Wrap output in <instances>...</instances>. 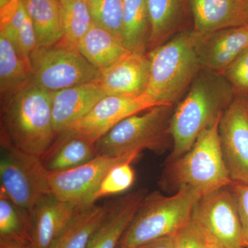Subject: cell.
<instances>
[{"label":"cell","instance_id":"cell-15","mask_svg":"<svg viewBox=\"0 0 248 248\" xmlns=\"http://www.w3.org/2000/svg\"><path fill=\"white\" fill-rule=\"evenodd\" d=\"M192 29L203 35L248 24V0H187Z\"/></svg>","mask_w":248,"mask_h":248},{"label":"cell","instance_id":"cell-35","mask_svg":"<svg viewBox=\"0 0 248 248\" xmlns=\"http://www.w3.org/2000/svg\"><path fill=\"white\" fill-rule=\"evenodd\" d=\"M0 248H34L32 244L16 242H0Z\"/></svg>","mask_w":248,"mask_h":248},{"label":"cell","instance_id":"cell-28","mask_svg":"<svg viewBox=\"0 0 248 248\" xmlns=\"http://www.w3.org/2000/svg\"><path fill=\"white\" fill-rule=\"evenodd\" d=\"M0 242L32 245L29 214L3 198H0Z\"/></svg>","mask_w":248,"mask_h":248},{"label":"cell","instance_id":"cell-30","mask_svg":"<svg viewBox=\"0 0 248 248\" xmlns=\"http://www.w3.org/2000/svg\"><path fill=\"white\" fill-rule=\"evenodd\" d=\"M132 163L131 161L122 163L114 166L108 172L94 195L95 203L103 197L125 192L133 185L135 172L132 167Z\"/></svg>","mask_w":248,"mask_h":248},{"label":"cell","instance_id":"cell-24","mask_svg":"<svg viewBox=\"0 0 248 248\" xmlns=\"http://www.w3.org/2000/svg\"><path fill=\"white\" fill-rule=\"evenodd\" d=\"M31 82L29 62L11 41L0 32V93L1 103L11 99Z\"/></svg>","mask_w":248,"mask_h":248},{"label":"cell","instance_id":"cell-37","mask_svg":"<svg viewBox=\"0 0 248 248\" xmlns=\"http://www.w3.org/2000/svg\"><path fill=\"white\" fill-rule=\"evenodd\" d=\"M12 0H0V9H4L11 2Z\"/></svg>","mask_w":248,"mask_h":248},{"label":"cell","instance_id":"cell-4","mask_svg":"<svg viewBox=\"0 0 248 248\" xmlns=\"http://www.w3.org/2000/svg\"><path fill=\"white\" fill-rule=\"evenodd\" d=\"M221 117L201 134L186 154L170 162L166 184L170 182L177 190L190 189L200 197L231 186L220 139Z\"/></svg>","mask_w":248,"mask_h":248},{"label":"cell","instance_id":"cell-19","mask_svg":"<svg viewBox=\"0 0 248 248\" xmlns=\"http://www.w3.org/2000/svg\"><path fill=\"white\" fill-rule=\"evenodd\" d=\"M151 23L148 49L153 50L179 32L188 30L187 0H146Z\"/></svg>","mask_w":248,"mask_h":248},{"label":"cell","instance_id":"cell-7","mask_svg":"<svg viewBox=\"0 0 248 248\" xmlns=\"http://www.w3.org/2000/svg\"><path fill=\"white\" fill-rule=\"evenodd\" d=\"M29 63L31 82L50 92L97 81L100 75L76 45L63 39L49 46L36 47Z\"/></svg>","mask_w":248,"mask_h":248},{"label":"cell","instance_id":"cell-33","mask_svg":"<svg viewBox=\"0 0 248 248\" xmlns=\"http://www.w3.org/2000/svg\"><path fill=\"white\" fill-rule=\"evenodd\" d=\"M230 187L239 213L245 248H248V185L233 182Z\"/></svg>","mask_w":248,"mask_h":248},{"label":"cell","instance_id":"cell-5","mask_svg":"<svg viewBox=\"0 0 248 248\" xmlns=\"http://www.w3.org/2000/svg\"><path fill=\"white\" fill-rule=\"evenodd\" d=\"M200 197L187 188L179 189L170 196L159 192L147 194L120 244L128 248H137L175 234L192 221Z\"/></svg>","mask_w":248,"mask_h":248},{"label":"cell","instance_id":"cell-16","mask_svg":"<svg viewBox=\"0 0 248 248\" xmlns=\"http://www.w3.org/2000/svg\"><path fill=\"white\" fill-rule=\"evenodd\" d=\"M107 95L97 81L51 92L52 117L55 133L58 135L66 131Z\"/></svg>","mask_w":248,"mask_h":248},{"label":"cell","instance_id":"cell-26","mask_svg":"<svg viewBox=\"0 0 248 248\" xmlns=\"http://www.w3.org/2000/svg\"><path fill=\"white\" fill-rule=\"evenodd\" d=\"M151 23L146 0H124L123 42L134 53H147Z\"/></svg>","mask_w":248,"mask_h":248},{"label":"cell","instance_id":"cell-36","mask_svg":"<svg viewBox=\"0 0 248 248\" xmlns=\"http://www.w3.org/2000/svg\"><path fill=\"white\" fill-rule=\"evenodd\" d=\"M203 248H223L221 245L218 244L215 239H213L211 236L208 234V240H207L206 244Z\"/></svg>","mask_w":248,"mask_h":248},{"label":"cell","instance_id":"cell-27","mask_svg":"<svg viewBox=\"0 0 248 248\" xmlns=\"http://www.w3.org/2000/svg\"><path fill=\"white\" fill-rule=\"evenodd\" d=\"M63 39L78 45L93 24L87 0H58Z\"/></svg>","mask_w":248,"mask_h":248},{"label":"cell","instance_id":"cell-34","mask_svg":"<svg viewBox=\"0 0 248 248\" xmlns=\"http://www.w3.org/2000/svg\"><path fill=\"white\" fill-rule=\"evenodd\" d=\"M174 235L167 236L148 243L137 248H174Z\"/></svg>","mask_w":248,"mask_h":248},{"label":"cell","instance_id":"cell-8","mask_svg":"<svg viewBox=\"0 0 248 248\" xmlns=\"http://www.w3.org/2000/svg\"><path fill=\"white\" fill-rule=\"evenodd\" d=\"M47 175L41 158L1 145L0 198L9 200L30 216L36 203L51 194Z\"/></svg>","mask_w":248,"mask_h":248},{"label":"cell","instance_id":"cell-17","mask_svg":"<svg viewBox=\"0 0 248 248\" xmlns=\"http://www.w3.org/2000/svg\"><path fill=\"white\" fill-rule=\"evenodd\" d=\"M146 195V190L140 189L108 203L107 215L86 248H117Z\"/></svg>","mask_w":248,"mask_h":248},{"label":"cell","instance_id":"cell-14","mask_svg":"<svg viewBox=\"0 0 248 248\" xmlns=\"http://www.w3.org/2000/svg\"><path fill=\"white\" fill-rule=\"evenodd\" d=\"M248 48V24L197 35V49L202 69L214 73L223 75Z\"/></svg>","mask_w":248,"mask_h":248},{"label":"cell","instance_id":"cell-10","mask_svg":"<svg viewBox=\"0 0 248 248\" xmlns=\"http://www.w3.org/2000/svg\"><path fill=\"white\" fill-rule=\"evenodd\" d=\"M192 220L223 248H245L237 208L227 187L201 197Z\"/></svg>","mask_w":248,"mask_h":248},{"label":"cell","instance_id":"cell-12","mask_svg":"<svg viewBox=\"0 0 248 248\" xmlns=\"http://www.w3.org/2000/svg\"><path fill=\"white\" fill-rule=\"evenodd\" d=\"M154 107L156 105L144 95L139 97L107 95L67 130L95 143L125 119Z\"/></svg>","mask_w":248,"mask_h":248},{"label":"cell","instance_id":"cell-6","mask_svg":"<svg viewBox=\"0 0 248 248\" xmlns=\"http://www.w3.org/2000/svg\"><path fill=\"white\" fill-rule=\"evenodd\" d=\"M174 110V106H156L125 119L96 141L97 155L120 157L139 156L145 150L163 153L172 139Z\"/></svg>","mask_w":248,"mask_h":248},{"label":"cell","instance_id":"cell-21","mask_svg":"<svg viewBox=\"0 0 248 248\" xmlns=\"http://www.w3.org/2000/svg\"><path fill=\"white\" fill-rule=\"evenodd\" d=\"M108 203L79 206L49 248H86L107 215Z\"/></svg>","mask_w":248,"mask_h":248},{"label":"cell","instance_id":"cell-2","mask_svg":"<svg viewBox=\"0 0 248 248\" xmlns=\"http://www.w3.org/2000/svg\"><path fill=\"white\" fill-rule=\"evenodd\" d=\"M1 104V145L42 157L58 137L51 92L31 82Z\"/></svg>","mask_w":248,"mask_h":248},{"label":"cell","instance_id":"cell-38","mask_svg":"<svg viewBox=\"0 0 248 248\" xmlns=\"http://www.w3.org/2000/svg\"><path fill=\"white\" fill-rule=\"evenodd\" d=\"M244 97L245 103H246V108H247L248 113V96H246V97Z\"/></svg>","mask_w":248,"mask_h":248},{"label":"cell","instance_id":"cell-22","mask_svg":"<svg viewBox=\"0 0 248 248\" xmlns=\"http://www.w3.org/2000/svg\"><path fill=\"white\" fill-rule=\"evenodd\" d=\"M0 32L4 34L29 62L30 54L37 46L33 25L23 0H12L0 9Z\"/></svg>","mask_w":248,"mask_h":248},{"label":"cell","instance_id":"cell-18","mask_svg":"<svg viewBox=\"0 0 248 248\" xmlns=\"http://www.w3.org/2000/svg\"><path fill=\"white\" fill-rule=\"evenodd\" d=\"M78 207L58 200L51 194L42 197L29 216L33 248H49Z\"/></svg>","mask_w":248,"mask_h":248},{"label":"cell","instance_id":"cell-25","mask_svg":"<svg viewBox=\"0 0 248 248\" xmlns=\"http://www.w3.org/2000/svg\"><path fill=\"white\" fill-rule=\"evenodd\" d=\"M35 30L37 46H49L63 39L58 0H23Z\"/></svg>","mask_w":248,"mask_h":248},{"label":"cell","instance_id":"cell-9","mask_svg":"<svg viewBox=\"0 0 248 248\" xmlns=\"http://www.w3.org/2000/svg\"><path fill=\"white\" fill-rule=\"evenodd\" d=\"M138 156L97 155L91 161L67 170L48 172L50 193L58 200L78 206L94 203V197L103 179L114 166L126 161L133 162Z\"/></svg>","mask_w":248,"mask_h":248},{"label":"cell","instance_id":"cell-13","mask_svg":"<svg viewBox=\"0 0 248 248\" xmlns=\"http://www.w3.org/2000/svg\"><path fill=\"white\" fill-rule=\"evenodd\" d=\"M100 71L97 82L108 95L141 97L149 82L148 53H131Z\"/></svg>","mask_w":248,"mask_h":248},{"label":"cell","instance_id":"cell-20","mask_svg":"<svg viewBox=\"0 0 248 248\" xmlns=\"http://www.w3.org/2000/svg\"><path fill=\"white\" fill-rule=\"evenodd\" d=\"M97 155L95 143L66 130L59 134L41 161L48 172H61L81 166Z\"/></svg>","mask_w":248,"mask_h":248},{"label":"cell","instance_id":"cell-29","mask_svg":"<svg viewBox=\"0 0 248 248\" xmlns=\"http://www.w3.org/2000/svg\"><path fill=\"white\" fill-rule=\"evenodd\" d=\"M87 1L93 24L108 31L123 42L124 0Z\"/></svg>","mask_w":248,"mask_h":248},{"label":"cell","instance_id":"cell-1","mask_svg":"<svg viewBox=\"0 0 248 248\" xmlns=\"http://www.w3.org/2000/svg\"><path fill=\"white\" fill-rule=\"evenodd\" d=\"M235 97L223 75L202 69L173 112L170 162L186 154L201 134L221 118Z\"/></svg>","mask_w":248,"mask_h":248},{"label":"cell","instance_id":"cell-39","mask_svg":"<svg viewBox=\"0 0 248 248\" xmlns=\"http://www.w3.org/2000/svg\"><path fill=\"white\" fill-rule=\"evenodd\" d=\"M117 248H128L125 247V246H124V245L120 244V245H119V246H118V247H117Z\"/></svg>","mask_w":248,"mask_h":248},{"label":"cell","instance_id":"cell-23","mask_svg":"<svg viewBox=\"0 0 248 248\" xmlns=\"http://www.w3.org/2000/svg\"><path fill=\"white\" fill-rule=\"evenodd\" d=\"M77 47L81 55L99 70L131 53L122 40L94 24Z\"/></svg>","mask_w":248,"mask_h":248},{"label":"cell","instance_id":"cell-32","mask_svg":"<svg viewBox=\"0 0 248 248\" xmlns=\"http://www.w3.org/2000/svg\"><path fill=\"white\" fill-rule=\"evenodd\" d=\"M208 234L195 221L186 225L174 234L173 248H203Z\"/></svg>","mask_w":248,"mask_h":248},{"label":"cell","instance_id":"cell-31","mask_svg":"<svg viewBox=\"0 0 248 248\" xmlns=\"http://www.w3.org/2000/svg\"><path fill=\"white\" fill-rule=\"evenodd\" d=\"M223 75L231 84L235 94L248 96V48L226 68Z\"/></svg>","mask_w":248,"mask_h":248},{"label":"cell","instance_id":"cell-3","mask_svg":"<svg viewBox=\"0 0 248 248\" xmlns=\"http://www.w3.org/2000/svg\"><path fill=\"white\" fill-rule=\"evenodd\" d=\"M149 82L143 95L155 105H172L190 89L202 70L197 35L188 29L150 50Z\"/></svg>","mask_w":248,"mask_h":248},{"label":"cell","instance_id":"cell-11","mask_svg":"<svg viewBox=\"0 0 248 248\" xmlns=\"http://www.w3.org/2000/svg\"><path fill=\"white\" fill-rule=\"evenodd\" d=\"M219 135L232 180L248 185V113L244 97L236 96L225 111Z\"/></svg>","mask_w":248,"mask_h":248}]
</instances>
